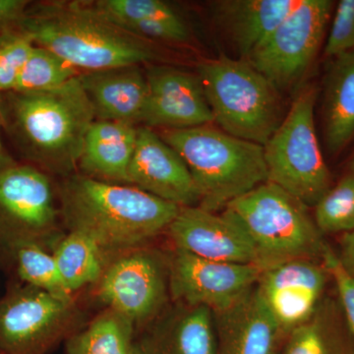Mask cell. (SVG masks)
Returning a JSON list of instances; mask_svg holds the SVG:
<instances>
[{
    "label": "cell",
    "mask_w": 354,
    "mask_h": 354,
    "mask_svg": "<svg viewBox=\"0 0 354 354\" xmlns=\"http://www.w3.org/2000/svg\"><path fill=\"white\" fill-rule=\"evenodd\" d=\"M97 297L136 330L145 327L169 304V256L145 246L114 255L97 281Z\"/></svg>",
    "instance_id": "cell-11"
},
{
    "label": "cell",
    "mask_w": 354,
    "mask_h": 354,
    "mask_svg": "<svg viewBox=\"0 0 354 354\" xmlns=\"http://www.w3.org/2000/svg\"><path fill=\"white\" fill-rule=\"evenodd\" d=\"M0 120L32 165L67 177L78 167L95 115L78 75L50 92L0 95Z\"/></svg>",
    "instance_id": "cell-2"
},
{
    "label": "cell",
    "mask_w": 354,
    "mask_h": 354,
    "mask_svg": "<svg viewBox=\"0 0 354 354\" xmlns=\"http://www.w3.org/2000/svg\"><path fill=\"white\" fill-rule=\"evenodd\" d=\"M137 132L138 127L128 123L95 120L86 135L79 160L83 176L129 185L128 171Z\"/></svg>",
    "instance_id": "cell-21"
},
{
    "label": "cell",
    "mask_w": 354,
    "mask_h": 354,
    "mask_svg": "<svg viewBox=\"0 0 354 354\" xmlns=\"http://www.w3.org/2000/svg\"><path fill=\"white\" fill-rule=\"evenodd\" d=\"M337 258L344 271L354 281V230L342 235L341 253Z\"/></svg>",
    "instance_id": "cell-34"
},
{
    "label": "cell",
    "mask_w": 354,
    "mask_h": 354,
    "mask_svg": "<svg viewBox=\"0 0 354 354\" xmlns=\"http://www.w3.org/2000/svg\"><path fill=\"white\" fill-rule=\"evenodd\" d=\"M59 214L46 172L18 164L0 172V245L7 250L26 245L55 248L64 236Z\"/></svg>",
    "instance_id": "cell-8"
},
{
    "label": "cell",
    "mask_w": 354,
    "mask_h": 354,
    "mask_svg": "<svg viewBox=\"0 0 354 354\" xmlns=\"http://www.w3.org/2000/svg\"><path fill=\"white\" fill-rule=\"evenodd\" d=\"M304 202L276 184H261L227 205L223 213L236 221L252 241L258 267L295 259L322 261L328 245Z\"/></svg>",
    "instance_id": "cell-5"
},
{
    "label": "cell",
    "mask_w": 354,
    "mask_h": 354,
    "mask_svg": "<svg viewBox=\"0 0 354 354\" xmlns=\"http://www.w3.org/2000/svg\"><path fill=\"white\" fill-rule=\"evenodd\" d=\"M134 325L124 316L106 308L94 320L70 335L66 354H133Z\"/></svg>",
    "instance_id": "cell-26"
},
{
    "label": "cell",
    "mask_w": 354,
    "mask_h": 354,
    "mask_svg": "<svg viewBox=\"0 0 354 354\" xmlns=\"http://www.w3.org/2000/svg\"><path fill=\"white\" fill-rule=\"evenodd\" d=\"M30 4L28 0H0V36L19 26Z\"/></svg>",
    "instance_id": "cell-33"
},
{
    "label": "cell",
    "mask_w": 354,
    "mask_h": 354,
    "mask_svg": "<svg viewBox=\"0 0 354 354\" xmlns=\"http://www.w3.org/2000/svg\"><path fill=\"white\" fill-rule=\"evenodd\" d=\"M281 354H354L339 302L323 299L306 322L291 330Z\"/></svg>",
    "instance_id": "cell-24"
},
{
    "label": "cell",
    "mask_w": 354,
    "mask_h": 354,
    "mask_svg": "<svg viewBox=\"0 0 354 354\" xmlns=\"http://www.w3.org/2000/svg\"><path fill=\"white\" fill-rule=\"evenodd\" d=\"M95 6L123 29L150 41L185 43L190 38L185 21L160 0H97Z\"/></svg>",
    "instance_id": "cell-23"
},
{
    "label": "cell",
    "mask_w": 354,
    "mask_h": 354,
    "mask_svg": "<svg viewBox=\"0 0 354 354\" xmlns=\"http://www.w3.org/2000/svg\"><path fill=\"white\" fill-rule=\"evenodd\" d=\"M140 65L84 72L79 79L87 94L95 120L135 125L141 122L148 84Z\"/></svg>",
    "instance_id": "cell-19"
},
{
    "label": "cell",
    "mask_w": 354,
    "mask_h": 354,
    "mask_svg": "<svg viewBox=\"0 0 354 354\" xmlns=\"http://www.w3.org/2000/svg\"><path fill=\"white\" fill-rule=\"evenodd\" d=\"M0 354H2L1 353H0Z\"/></svg>",
    "instance_id": "cell-37"
},
{
    "label": "cell",
    "mask_w": 354,
    "mask_h": 354,
    "mask_svg": "<svg viewBox=\"0 0 354 354\" xmlns=\"http://www.w3.org/2000/svg\"><path fill=\"white\" fill-rule=\"evenodd\" d=\"M16 269L25 285L46 291L62 299H74L65 286L53 253L38 245H26L12 251Z\"/></svg>",
    "instance_id": "cell-28"
},
{
    "label": "cell",
    "mask_w": 354,
    "mask_h": 354,
    "mask_svg": "<svg viewBox=\"0 0 354 354\" xmlns=\"http://www.w3.org/2000/svg\"><path fill=\"white\" fill-rule=\"evenodd\" d=\"M262 272L256 265L216 262L174 249L169 256L171 299L221 311L253 288Z\"/></svg>",
    "instance_id": "cell-12"
},
{
    "label": "cell",
    "mask_w": 354,
    "mask_h": 354,
    "mask_svg": "<svg viewBox=\"0 0 354 354\" xmlns=\"http://www.w3.org/2000/svg\"><path fill=\"white\" fill-rule=\"evenodd\" d=\"M0 127H1V120H0ZM15 164L17 162H14L13 158L7 153L3 143H2L1 135H0V172L6 171Z\"/></svg>",
    "instance_id": "cell-35"
},
{
    "label": "cell",
    "mask_w": 354,
    "mask_h": 354,
    "mask_svg": "<svg viewBox=\"0 0 354 354\" xmlns=\"http://www.w3.org/2000/svg\"><path fill=\"white\" fill-rule=\"evenodd\" d=\"M129 185L177 206L199 205V194L183 158L152 128L138 127Z\"/></svg>",
    "instance_id": "cell-16"
},
{
    "label": "cell",
    "mask_w": 354,
    "mask_h": 354,
    "mask_svg": "<svg viewBox=\"0 0 354 354\" xmlns=\"http://www.w3.org/2000/svg\"><path fill=\"white\" fill-rule=\"evenodd\" d=\"M144 127L183 129L212 124L214 116L197 74L165 65L147 70Z\"/></svg>",
    "instance_id": "cell-15"
},
{
    "label": "cell",
    "mask_w": 354,
    "mask_h": 354,
    "mask_svg": "<svg viewBox=\"0 0 354 354\" xmlns=\"http://www.w3.org/2000/svg\"><path fill=\"white\" fill-rule=\"evenodd\" d=\"M214 122L236 138L264 147L285 115L279 91L247 60L220 55L197 67Z\"/></svg>",
    "instance_id": "cell-6"
},
{
    "label": "cell",
    "mask_w": 354,
    "mask_h": 354,
    "mask_svg": "<svg viewBox=\"0 0 354 354\" xmlns=\"http://www.w3.org/2000/svg\"><path fill=\"white\" fill-rule=\"evenodd\" d=\"M216 354H281L286 335L255 286L227 308L213 312Z\"/></svg>",
    "instance_id": "cell-18"
},
{
    "label": "cell",
    "mask_w": 354,
    "mask_h": 354,
    "mask_svg": "<svg viewBox=\"0 0 354 354\" xmlns=\"http://www.w3.org/2000/svg\"><path fill=\"white\" fill-rule=\"evenodd\" d=\"M349 169H351V174H354V156L353 158H351V164H349Z\"/></svg>",
    "instance_id": "cell-36"
},
{
    "label": "cell",
    "mask_w": 354,
    "mask_h": 354,
    "mask_svg": "<svg viewBox=\"0 0 354 354\" xmlns=\"http://www.w3.org/2000/svg\"><path fill=\"white\" fill-rule=\"evenodd\" d=\"M58 271L70 293L101 279L109 258L87 235L69 232L53 248Z\"/></svg>",
    "instance_id": "cell-25"
},
{
    "label": "cell",
    "mask_w": 354,
    "mask_h": 354,
    "mask_svg": "<svg viewBox=\"0 0 354 354\" xmlns=\"http://www.w3.org/2000/svg\"><path fill=\"white\" fill-rule=\"evenodd\" d=\"M329 278L322 261L290 260L261 272L255 290L288 337L318 308Z\"/></svg>",
    "instance_id": "cell-13"
},
{
    "label": "cell",
    "mask_w": 354,
    "mask_h": 354,
    "mask_svg": "<svg viewBox=\"0 0 354 354\" xmlns=\"http://www.w3.org/2000/svg\"><path fill=\"white\" fill-rule=\"evenodd\" d=\"M34 46L18 27L0 36V95L14 90Z\"/></svg>",
    "instance_id": "cell-30"
},
{
    "label": "cell",
    "mask_w": 354,
    "mask_h": 354,
    "mask_svg": "<svg viewBox=\"0 0 354 354\" xmlns=\"http://www.w3.org/2000/svg\"><path fill=\"white\" fill-rule=\"evenodd\" d=\"M322 262L334 279L339 305L354 342V281L344 271L337 254L329 245L324 251Z\"/></svg>",
    "instance_id": "cell-32"
},
{
    "label": "cell",
    "mask_w": 354,
    "mask_h": 354,
    "mask_svg": "<svg viewBox=\"0 0 354 354\" xmlns=\"http://www.w3.org/2000/svg\"><path fill=\"white\" fill-rule=\"evenodd\" d=\"M333 8L330 0H299L247 62L279 92L298 87L321 50Z\"/></svg>",
    "instance_id": "cell-10"
},
{
    "label": "cell",
    "mask_w": 354,
    "mask_h": 354,
    "mask_svg": "<svg viewBox=\"0 0 354 354\" xmlns=\"http://www.w3.org/2000/svg\"><path fill=\"white\" fill-rule=\"evenodd\" d=\"M213 312L172 302L136 330L133 354H216Z\"/></svg>",
    "instance_id": "cell-17"
},
{
    "label": "cell",
    "mask_w": 354,
    "mask_h": 354,
    "mask_svg": "<svg viewBox=\"0 0 354 354\" xmlns=\"http://www.w3.org/2000/svg\"><path fill=\"white\" fill-rule=\"evenodd\" d=\"M299 0H218L214 21L247 60L297 6Z\"/></svg>",
    "instance_id": "cell-20"
},
{
    "label": "cell",
    "mask_w": 354,
    "mask_h": 354,
    "mask_svg": "<svg viewBox=\"0 0 354 354\" xmlns=\"http://www.w3.org/2000/svg\"><path fill=\"white\" fill-rule=\"evenodd\" d=\"M354 50V0H341L335 9L324 55L332 58Z\"/></svg>",
    "instance_id": "cell-31"
},
{
    "label": "cell",
    "mask_w": 354,
    "mask_h": 354,
    "mask_svg": "<svg viewBox=\"0 0 354 354\" xmlns=\"http://www.w3.org/2000/svg\"><path fill=\"white\" fill-rule=\"evenodd\" d=\"M324 138L330 155L354 140V50L330 58L324 78Z\"/></svg>",
    "instance_id": "cell-22"
},
{
    "label": "cell",
    "mask_w": 354,
    "mask_h": 354,
    "mask_svg": "<svg viewBox=\"0 0 354 354\" xmlns=\"http://www.w3.org/2000/svg\"><path fill=\"white\" fill-rule=\"evenodd\" d=\"M316 99L315 87L301 88L264 146L268 181L308 207H315L333 186L317 136Z\"/></svg>",
    "instance_id": "cell-7"
},
{
    "label": "cell",
    "mask_w": 354,
    "mask_h": 354,
    "mask_svg": "<svg viewBox=\"0 0 354 354\" xmlns=\"http://www.w3.org/2000/svg\"><path fill=\"white\" fill-rule=\"evenodd\" d=\"M59 199L69 232L87 235L109 258L145 246L167 230L181 208L135 186L83 174L65 177Z\"/></svg>",
    "instance_id": "cell-1"
},
{
    "label": "cell",
    "mask_w": 354,
    "mask_h": 354,
    "mask_svg": "<svg viewBox=\"0 0 354 354\" xmlns=\"http://www.w3.org/2000/svg\"><path fill=\"white\" fill-rule=\"evenodd\" d=\"M187 165L200 208L216 212L267 183L264 147L236 138L211 124L167 129L160 135Z\"/></svg>",
    "instance_id": "cell-4"
},
{
    "label": "cell",
    "mask_w": 354,
    "mask_h": 354,
    "mask_svg": "<svg viewBox=\"0 0 354 354\" xmlns=\"http://www.w3.org/2000/svg\"><path fill=\"white\" fill-rule=\"evenodd\" d=\"M83 327L74 299L25 285L0 300V353L48 354Z\"/></svg>",
    "instance_id": "cell-9"
},
{
    "label": "cell",
    "mask_w": 354,
    "mask_h": 354,
    "mask_svg": "<svg viewBox=\"0 0 354 354\" xmlns=\"http://www.w3.org/2000/svg\"><path fill=\"white\" fill-rule=\"evenodd\" d=\"M314 221L325 234H346L354 230V174L342 178L317 203Z\"/></svg>",
    "instance_id": "cell-29"
},
{
    "label": "cell",
    "mask_w": 354,
    "mask_h": 354,
    "mask_svg": "<svg viewBox=\"0 0 354 354\" xmlns=\"http://www.w3.org/2000/svg\"><path fill=\"white\" fill-rule=\"evenodd\" d=\"M174 248L202 259L258 266V256L249 235L225 213L200 207H183L167 228Z\"/></svg>",
    "instance_id": "cell-14"
},
{
    "label": "cell",
    "mask_w": 354,
    "mask_h": 354,
    "mask_svg": "<svg viewBox=\"0 0 354 354\" xmlns=\"http://www.w3.org/2000/svg\"><path fill=\"white\" fill-rule=\"evenodd\" d=\"M79 71L53 51L35 46L11 92L41 94L62 87L79 75Z\"/></svg>",
    "instance_id": "cell-27"
},
{
    "label": "cell",
    "mask_w": 354,
    "mask_h": 354,
    "mask_svg": "<svg viewBox=\"0 0 354 354\" xmlns=\"http://www.w3.org/2000/svg\"><path fill=\"white\" fill-rule=\"evenodd\" d=\"M18 28L35 46L53 51L78 71L133 66L160 57L153 41L121 28L94 2L30 4Z\"/></svg>",
    "instance_id": "cell-3"
}]
</instances>
